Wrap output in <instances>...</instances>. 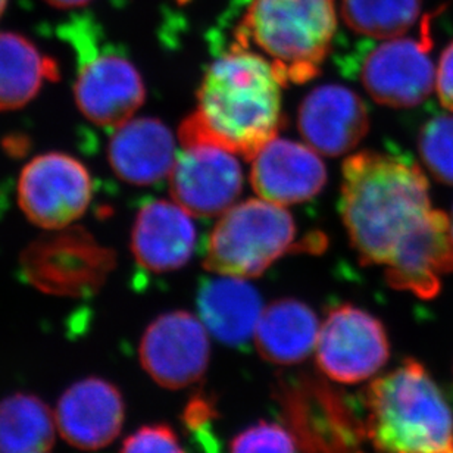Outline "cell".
Returning a JSON list of instances; mask_svg holds the SVG:
<instances>
[{"instance_id":"obj_1","label":"cell","mask_w":453,"mask_h":453,"mask_svg":"<svg viewBox=\"0 0 453 453\" xmlns=\"http://www.w3.org/2000/svg\"><path fill=\"white\" fill-rule=\"evenodd\" d=\"M281 86L266 58L234 43L208 66L197 90V110L180 126V142L219 144L252 161L283 122Z\"/></svg>"},{"instance_id":"obj_2","label":"cell","mask_w":453,"mask_h":453,"mask_svg":"<svg viewBox=\"0 0 453 453\" xmlns=\"http://www.w3.org/2000/svg\"><path fill=\"white\" fill-rule=\"evenodd\" d=\"M430 210L427 177L412 162L374 150L344 161L340 214L362 264L386 265Z\"/></svg>"},{"instance_id":"obj_3","label":"cell","mask_w":453,"mask_h":453,"mask_svg":"<svg viewBox=\"0 0 453 453\" xmlns=\"http://www.w3.org/2000/svg\"><path fill=\"white\" fill-rule=\"evenodd\" d=\"M366 436L380 453H437L453 446V412L423 364L408 357L370 384Z\"/></svg>"},{"instance_id":"obj_4","label":"cell","mask_w":453,"mask_h":453,"mask_svg":"<svg viewBox=\"0 0 453 453\" xmlns=\"http://www.w3.org/2000/svg\"><path fill=\"white\" fill-rule=\"evenodd\" d=\"M336 30L334 0H252L235 43L261 49L283 84H302L319 74Z\"/></svg>"},{"instance_id":"obj_5","label":"cell","mask_w":453,"mask_h":453,"mask_svg":"<svg viewBox=\"0 0 453 453\" xmlns=\"http://www.w3.org/2000/svg\"><path fill=\"white\" fill-rule=\"evenodd\" d=\"M296 226L283 206L249 199L224 212L206 244L203 266L219 275L253 279L292 248Z\"/></svg>"},{"instance_id":"obj_6","label":"cell","mask_w":453,"mask_h":453,"mask_svg":"<svg viewBox=\"0 0 453 453\" xmlns=\"http://www.w3.org/2000/svg\"><path fill=\"white\" fill-rule=\"evenodd\" d=\"M22 274L40 292L83 297L99 292L117 264L112 249L79 226L48 231L21 255Z\"/></svg>"},{"instance_id":"obj_7","label":"cell","mask_w":453,"mask_h":453,"mask_svg":"<svg viewBox=\"0 0 453 453\" xmlns=\"http://www.w3.org/2000/svg\"><path fill=\"white\" fill-rule=\"evenodd\" d=\"M17 197L31 224L44 231L62 230L86 214L93 197L92 175L68 153H43L22 168Z\"/></svg>"},{"instance_id":"obj_8","label":"cell","mask_w":453,"mask_h":453,"mask_svg":"<svg viewBox=\"0 0 453 453\" xmlns=\"http://www.w3.org/2000/svg\"><path fill=\"white\" fill-rule=\"evenodd\" d=\"M70 37L81 52L74 83L80 112L96 126L113 128L131 119L146 99L139 70L122 55L88 49L75 22L70 27Z\"/></svg>"},{"instance_id":"obj_9","label":"cell","mask_w":453,"mask_h":453,"mask_svg":"<svg viewBox=\"0 0 453 453\" xmlns=\"http://www.w3.org/2000/svg\"><path fill=\"white\" fill-rule=\"evenodd\" d=\"M315 353L326 377L357 384L386 365L390 344L379 319L357 306L342 305L333 308L321 324Z\"/></svg>"},{"instance_id":"obj_10","label":"cell","mask_w":453,"mask_h":453,"mask_svg":"<svg viewBox=\"0 0 453 453\" xmlns=\"http://www.w3.org/2000/svg\"><path fill=\"white\" fill-rule=\"evenodd\" d=\"M139 355L143 370L161 388H188L210 365L208 330L188 311L166 312L149 324L140 340Z\"/></svg>"},{"instance_id":"obj_11","label":"cell","mask_w":453,"mask_h":453,"mask_svg":"<svg viewBox=\"0 0 453 453\" xmlns=\"http://www.w3.org/2000/svg\"><path fill=\"white\" fill-rule=\"evenodd\" d=\"M428 26L426 18L419 40L390 39L366 55L359 75L366 92L380 105L412 108L430 96L436 75Z\"/></svg>"},{"instance_id":"obj_12","label":"cell","mask_w":453,"mask_h":453,"mask_svg":"<svg viewBox=\"0 0 453 453\" xmlns=\"http://www.w3.org/2000/svg\"><path fill=\"white\" fill-rule=\"evenodd\" d=\"M234 155L206 142L183 144L170 174L175 203L201 219L230 210L243 188V171Z\"/></svg>"},{"instance_id":"obj_13","label":"cell","mask_w":453,"mask_h":453,"mask_svg":"<svg viewBox=\"0 0 453 453\" xmlns=\"http://www.w3.org/2000/svg\"><path fill=\"white\" fill-rule=\"evenodd\" d=\"M453 273L452 226L446 214L430 210L402 237L386 264L392 288L432 299L441 292V275Z\"/></svg>"},{"instance_id":"obj_14","label":"cell","mask_w":453,"mask_h":453,"mask_svg":"<svg viewBox=\"0 0 453 453\" xmlns=\"http://www.w3.org/2000/svg\"><path fill=\"white\" fill-rule=\"evenodd\" d=\"M126 406L112 383L99 377L80 380L58 401L55 419L62 439L80 450L110 446L121 433Z\"/></svg>"},{"instance_id":"obj_15","label":"cell","mask_w":453,"mask_h":453,"mask_svg":"<svg viewBox=\"0 0 453 453\" xmlns=\"http://www.w3.org/2000/svg\"><path fill=\"white\" fill-rule=\"evenodd\" d=\"M317 153L293 140H270L250 161L255 192L281 206L311 201L327 183V170Z\"/></svg>"},{"instance_id":"obj_16","label":"cell","mask_w":453,"mask_h":453,"mask_svg":"<svg viewBox=\"0 0 453 453\" xmlns=\"http://www.w3.org/2000/svg\"><path fill=\"white\" fill-rule=\"evenodd\" d=\"M297 127L314 150L326 157H342L365 137L370 117L357 93L339 84H326L302 101Z\"/></svg>"},{"instance_id":"obj_17","label":"cell","mask_w":453,"mask_h":453,"mask_svg":"<svg viewBox=\"0 0 453 453\" xmlns=\"http://www.w3.org/2000/svg\"><path fill=\"white\" fill-rule=\"evenodd\" d=\"M196 244L190 214L173 202L153 201L137 212L131 233V252L142 268L165 274L183 268Z\"/></svg>"},{"instance_id":"obj_18","label":"cell","mask_w":453,"mask_h":453,"mask_svg":"<svg viewBox=\"0 0 453 453\" xmlns=\"http://www.w3.org/2000/svg\"><path fill=\"white\" fill-rule=\"evenodd\" d=\"M108 159L119 179L135 186H150L170 177L177 159L174 137L157 118H131L115 127Z\"/></svg>"},{"instance_id":"obj_19","label":"cell","mask_w":453,"mask_h":453,"mask_svg":"<svg viewBox=\"0 0 453 453\" xmlns=\"http://www.w3.org/2000/svg\"><path fill=\"white\" fill-rule=\"evenodd\" d=\"M197 310L215 339L230 348L243 349L255 334L264 308L257 288L246 279L221 275L202 284Z\"/></svg>"},{"instance_id":"obj_20","label":"cell","mask_w":453,"mask_h":453,"mask_svg":"<svg viewBox=\"0 0 453 453\" xmlns=\"http://www.w3.org/2000/svg\"><path fill=\"white\" fill-rule=\"evenodd\" d=\"M319 317L303 302L284 297L262 311L255 328V346L265 361L296 365L314 352L319 342Z\"/></svg>"},{"instance_id":"obj_21","label":"cell","mask_w":453,"mask_h":453,"mask_svg":"<svg viewBox=\"0 0 453 453\" xmlns=\"http://www.w3.org/2000/svg\"><path fill=\"white\" fill-rule=\"evenodd\" d=\"M59 68L30 39L0 31V111L21 110L44 83L55 81Z\"/></svg>"},{"instance_id":"obj_22","label":"cell","mask_w":453,"mask_h":453,"mask_svg":"<svg viewBox=\"0 0 453 453\" xmlns=\"http://www.w3.org/2000/svg\"><path fill=\"white\" fill-rule=\"evenodd\" d=\"M57 430L55 414L35 395L0 401V453H52Z\"/></svg>"},{"instance_id":"obj_23","label":"cell","mask_w":453,"mask_h":453,"mask_svg":"<svg viewBox=\"0 0 453 453\" xmlns=\"http://www.w3.org/2000/svg\"><path fill=\"white\" fill-rule=\"evenodd\" d=\"M419 0H343L342 15L357 35L397 39L417 22Z\"/></svg>"},{"instance_id":"obj_24","label":"cell","mask_w":453,"mask_h":453,"mask_svg":"<svg viewBox=\"0 0 453 453\" xmlns=\"http://www.w3.org/2000/svg\"><path fill=\"white\" fill-rule=\"evenodd\" d=\"M419 155L437 180L453 184V117L433 118L418 137Z\"/></svg>"},{"instance_id":"obj_25","label":"cell","mask_w":453,"mask_h":453,"mask_svg":"<svg viewBox=\"0 0 453 453\" xmlns=\"http://www.w3.org/2000/svg\"><path fill=\"white\" fill-rule=\"evenodd\" d=\"M230 453H299L292 432L277 423L259 421L231 441Z\"/></svg>"},{"instance_id":"obj_26","label":"cell","mask_w":453,"mask_h":453,"mask_svg":"<svg viewBox=\"0 0 453 453\" xmlns=\"http://www.w3.org/2000/svg\"><path fill=\"white\" fill-rule=\"evenodd\" d=\"M121 453H188L177 433L165 424L139 428L122 443Z\"/></svg>"},{"instance_id":"obj_27","label":"cell","mask_w":453,"mask_h":453,"mask_svg":"<svg viewBox=\"0 0 453 453\" xmlns=\"http://www.w3.org/2000/svg\"><path fill=\"white\" fill-rule=\"evenodd\" d=\"M436 86L441 105L453 111V43H450L441 55Z\"/></svg>"},{"instance_id":"obj_28","label":"cell","mask_w":453,"mask_h":453,"mask_svg":"<svg viewBox=\"0 0 453 453\" xmlns=\"http://www.w3.org/2000/svg\"><path fill=\"white\" fill-rule=\"evenodd\" d=\"M46 4H50L53 8L58 9H73L81 8L84 4H90L92 0H43Z\"/></svg>"},{"instance_id":"obj_29","label":"cell","mask_w":453,"mask_h":453,"mask_svg":"<svg viewBox=\"0 0 453 453\" xmlns=\"http://www.w3.org/2000/svg\"><path fill=\"white\" fill-rule=\"evenodd\" d=\"M6 6H8V0H0V18L4 15Z\"/></svg>"},{"instance_id":"obj_30","label":"cell","mask_w":453,"mask_h":453,"mask_svg":"<svg viewBox=\"0 0 453 453\" xmlns=\"http://www.w3.org/2000/svg\"><path fill=\"white\" fill-rule=\"evenodd\" d=\"M437 453H453V446H450V448H448V449L441 450V452Z\"/></svg>"},{"instance_id":"obj_31","label":"cell","mask_w":453,"mask_h":453,"mask_svg":"<svg viewBox=\"0 0 453 453\" xmlns=\"http://www.w3.org/2000/svg\"><path fill=\"white\" fill-rule=\"evenodd\" d=\"M450 226H452V234H453V212H452V223H450Z\"/></svg>"},{"instance_id":"obj_32","label":"cell","mask_w":453,"mask_h":453,"mask_svg":"<svg viewBox=\"0 0 453 453\" xmlns=\"http://www.w3.org/2000/svg\"><path fill=\"white\" fill-rule=\"evenodd\" d=\"M355 453H359V452H355Z\"/></svg>"}]
</instances>
